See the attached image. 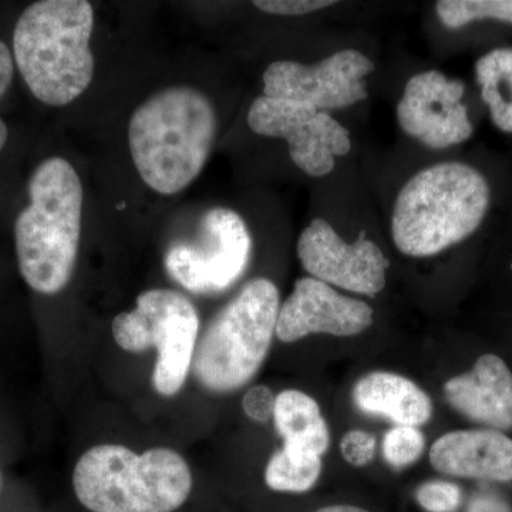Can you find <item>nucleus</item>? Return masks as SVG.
Here are the masks:
<instances>
[{"label": "nucleus", "instance_id": "aec40b11", "mask_svg": "<svg viewBox=\"0 0 512 512\" xmlns=\"http://www.w3.org/2000/svg\"><path fill=\"white\" fill-rule=\"evenodd\" d=\"M436 10L443 25L450 29L483 19L512 23V0H441Z\"/></svg>", "mask_w": 512, "mask_h": 512}, {"label": "nucleus", "instance_id": "b1692460", "mask_svg": "<svg viewBox=\"0 0 512 512\" xmlns=\"http://www.w3.org/2000/svg\"><path fill=\"white\" fill-rule=\"evenodd\" d=\"M330 0H256L254 6L269 15L302 16L335 5Z\"/></svg>", "mask_w": 512, "mask_h": 512}, {"label": "nucleus", "instance_id": "f03ea898", "mask_svg": "<svg viewBox=\"0 0 512 512\" xmlns=\"http://www.w3.org/2000/svg\"><path fill=\"white\" fill-rule=\"evenodd\" d=\"M93 25V6L86 0H42L22 13L13 55L37 100L62 107L86 92L94 74Z\"/></svg>", "mask_w": 512, "mask_h": 512}, {"label": "nucleus", "instance_id": "f3484780", "mask_svg": "<svg viewBox=\"0 0 512 512\" xmlns=\"http://www.w3.org/2000/svg\"><path fill=\"white\" fill-rule=\"evenodd\" d=\"M276 430L284 439V448L293 453L322 457L328 451V423L318 402L301 390H285L275 399Z\"/></svg>", "mask_w": 512, "mask_h": 512}, {"label": "nucleus", "instance_id": "f8f14e48", "mask_svg": "<svg viewBox=\"0 0 512 512\" xmlns=\"http://www.w3.org/2000/svg\"><path fill=\"white\" fill-rule=\"evenodd\" d=\"M466 89L437 70L416 74L397 104L400 127L424 146L443 150L473 136V124L463 104Z\"/></svg>", "mask_w": 512, "mask_h": 512}, {"label": "nucleus", "instance_id": "a211bd4d", "mask_svg": "<svg viewBox=\"0 0 512 512\" xmlns=\"http://www.w3.org/2000/svg\"><path fill=\"white\" fill-rule=\"evenodd\" d=\"M481 97L491 120L505 133H512V49H495L476 63Z\"/></svg>", "mask_w": 512, "mask_h": 512}, {"label": "nucleus", "instance_id": "1a4fd4ad", "mask_svg": "<svg viewBox=\"0 0 512 512\" xmlns=\"http://www.w3.org/2000/svg\"><path fill=\"white\" fill-rule=\"evenodd\" d=\"M248 126L259 136L284 138L293 164L311 177L332 173L336 158L352 148L348 128L328 111L299 101L262 94L249 107Z\"/></svg>", "mask_w": 512, "mask_h": 512}, {"label": "nucleus", "instance_id": "5701e85b", "mask_svg": "<svg viewBox=\"0 0 512 512\" xmlns=\"http://www.w3.org/2000/svg\"><path fill=\"white\" fill-rule=\"evenodd\" d=\"M340 453L353 467L367 466L375 458L376 439L363 430H352L340 441Z\"/></svg>", "mask_w": 512, "mask_h": 512}, {"label": "nucleus", "instance_id": "bb28decb", "mask_svg": "<svg viewBox=\"0 0 512 512\" xmlns=\"http://www.w3.org/2000/svg\"><path fill=\"white\" fill-rule=\"evenodd\" d=\"M468 512H511L510 508L507 507L503 503V501L498 500V498L493 497H478L473 501L470 505V511Z\"/></svg>", "mask_w": 512, "mask_h": 512}, {"label": "nucleus", "instance_id": "9d476101", "mask_svg": "<svg viewBox=\"0 0 512 512\" xmlns=\"http://www.w3.org/2000/svg\"><path fill=\"white\" fill-rule=\"evenodd\" d=\"M375 63L359 50H340L315 64L279 60L265 70L264 96L309 104L328 111L366 100L365 79Z\"/></svg>", "mask_w": 512, "mask_h": 512}, {"label": "nucleus", "instance_id": "393cba45", "mask_svg": "<svg viewBox=\"0 0 512 512\" xmlns=\"http://www.w3.org/2000/svg\"><path fill=\"white\" fill-rule=\"evenodd\" d=\"M275 399L269 387L254 386L245 394L242 407L249 419L266 423L274 417Z\"/></svg>", "mask_w": 512, "mask_h": 512}, {"label": "nucleus", "instance_id": "dca6fc26", "mask_svg": "<svg viewBox=\"0 0 512 512\" xmlns=\"http://www.w3.org/2000/svg\"><path fill=\"white\" fill-rule=\"evenodd\" d=\"M360 412L384 417L396 426L420 427L433 416V402L413 380L390 372L363 376L353 389Z\"/></svg>", "mask_w": 512, "mask_h": 512}, {"label": "nucleus", "instance_id": "2eb2a0df", "mask_svg": "<svg viewBox=\"0 0 512 512\" xmlns=\"http://www.w3.org/2000/svg\"><path fill=\"white\" fill-rule=\"evenodd\" d=\"M434 470L447 476L512 481V440L497 430H457L430 450Z\"/></svg>", "mask_w": 512, "mask_h": 512}, {"label": "nucleus", "instance_id": "9b49d317", "mask_svg": "<svg viewBox=\"0 0 512 512\" xmlns=\"http://www.w3.org/2000/svg\"><path fill=\"white\" fill-rule=\"evenodd\" d=\"M296 251L311 278L330 286L369 298H376L386 286L390 264L379 245L365 235L349 244L323 218L303 229Z\"/></svg>", "mask_w": 512, "mask_h": 512}, {"label": "nucleus", "instance_id": "c85d7f7f", "mask_svg": "<svg viewBox=\"0 0 512 512\" xmlns=\"http://www.w3.org/2000/svg\"><path fill=\"white\" fill-rule=\"evenodd\" d=\"M6 141H8V127H6V124L0 119V151L5 147Z\"/></svg>", "mask_w": 512, "mask_h": 512}, {"label": "nucleus", "instance_id": "4be33fe9", "mask_svg": "<svg viewBox=\"0 0 512 512\" xmlns=\"http://www.w3.org/2000/svg\"><path fill=\"white\" fill-rule=\"evenodd\" d=\"M416 498L427 512H454L461 504V490L447 481H429L420 485Z\"/></svg>", "mask_w": 512, "mask_h": 512}, {"label": "nucleus", "instance_id": "20e7f679", "mask_svg": "<svg viewBox=\"0 0 512 512\" xmlns=\"http://www.w3.org/2000/svg\"><path fill=\"white\" fill-rule=\"evenodd\" d=\"M490 205V187L473 167L430 165L410 178L394 202L392 237L402 254L427 258L476 232Z\"/></svg>", "mask_w": 512, "mask_h": 512}, {"label": "nucleus", "instance_id": "ddd939ff", "mask_svg": "<svg viewBox=\"0 0 512 512\" xmlns=\"http://www.w3.org/2000/svg\"><path fill=\"white\" fill-rule=\"evenodd\" d=\"M373 315L367 303L342 295L333 286L309 276L296 281L279 308L275 335L285 343L315 333L348 338L370 328Z\"/></svg>", "mask_w": 512, "mask_h": 512}, {"label": "nucleus", "instance_id": "6e6552de", "mask_svg": "<svg viewBox=\"0 0 512 512\" xmlns=\"http://www.w3.org/2000/svg\"><path fill=\"white\" fill-rule=\"evenodd\" d=\"M251 252V234L241 215L229 208H212L202 217L194 241L171 245L165 269L187 291L215 295L244 275Z\"/></svg>", "mask_w": 512, "mask_h": 512}, {"label": "nucleus", "instance_id": "6ab92c4d", "mask_svg": "<svg viewBox=\"0 0 512 512\" xmlns=\"http://www.w3.org/2000/svg\"><path fill=\"white\" fill-rule=\"evenodd\" d=\"M322 457L293 453L282 447L269 460L265 483L279 493H306L318 483Z\"/></svg>", "mask_w": 512, "mask_h": 512}, {"label": "nucleus", "instance_id": "423d86ee", "mask_svg": "<svg viewBox=\"0 0 512 512\" xmlns=\"http://www.w3.org/2000/svg\"><path fill=\"white\" fill-rule=\"evenodd\" d=\"M279 308L274 282H248L198 338L191 367L197 382L212 393L235 392L251 382L271 349Z\"/></svg>", "mask_w": 512, "mask_h": 512}, {"label": "nucleus", "instance_id": "cd10ccee", "mask_svg": "<svg viewBox=\"0 0 512 512\" xmlns=\"http://www.w3.org/2000/svg\"><path fill=\"white\" fill-rule=\"evenodd\" d=\"M313 512H369L355 505H330V507L320 508Z\"/></svg>", "mask_w": 512, "mask_h": 512}, {"label": "nucleus", "instance_id": "412c9836", "mask_svg": "<svg viewBox=\"0 0 512 512\" xmlns=\"http://www.w3.org/2000/svg\"><path fill=\"white\" fill-rule=\"evenodd\" d=\"M426 440L417 427L396 426L387 431L383 440V456L393 468L412 466L423 454Z\"/></svg>", "mask_w": 512, "mask_h": 512}, {"label": "nucleus", "instance_id": "a878e982", "mask_svg": "<svg viewBox=\"0 0 512 512\" xmlns=\"http://www.w3.org/2000/svg\"><path fill=\"white\" fill-rule=\"evenodd\" d=\"M13 57L9 47L0 40V97L8 92L13 79Z\"/></svg>", "mask_w": 512, "mask_h": 512}, {"label": "nucleus", "instance_id": "7ed1b4c3", "mask_svg": "<svg viewBox=\"0 0 512 512\" xmlns=\"http://www.w3.org/2000/svg\"><path fill=\"white\" fill-rule=\"evenodd\" d=\"M30 204L15 224L19 271L42 295L62 292L72 279L82 232L83 187L73 165L47 158L29 181Z\"/></svg>", "mask_w": 512, "mask_h": 512}, {"label": "nucleus", "instance_id": "4468645a", "mask_svg": "<svg viewBox=\"0 0 512 512\" xmlns=\"http://www.w3.org/2000/svg\"><path fill=\"white\" fill-rule=\"evenodd\" d=\"M447 403L474 423L512 429V373L501 357H478L473 369L444 384Z\"/></svg>", "mask_w": 512, "mask_h": 512}, {"label": "nucleus", "instance_id": "f257e3e1", "mask_svg": "<svg viewBox=\"0 0 512 512\" xmlns=\"http://www.w3.org/2000/svg\"><path fill=\"white\" fill-rule=\"evenodd\" d=\"M217 114L207 96L168 87L137 107L128 126L131 157L144 183L163 195L188 187L207 163Z\"/></svg>", "mask_w": 512, "mask_h": 512}, {"label": "nucleus", "instance_id": "0eeeda50", "mask_svg": "<svg viewBox=\"0 0 512 512\" xmlns=\"http://www.w3.org/2000/svg\"><path fill=\"white\" fill-rule=\"evenodd\" d=\"M117 345L130 353L157 352L153 386L161 396H175L190 375L200 333V316L190 299L171 289L140 293L133 311L111 325Z\"/></svg>", "mask_w": 512, "mask_h": 512}, {"label": "nucleus", "instance_id": "39448f33", "mask_svg": "<svg viewBox=\"0 0 512 512\" xmlns=\"http://www.w3.org/2000/svg\"><path fill=\"white\" fill-rule=\"evenodd\" d=\"M73 488L92 512H174L190 497L192 474L173 448L137 454L119 444H100L77 461Z\"/></svg>", "mask_w": 512, "mask_h": 512}]
</instances>
